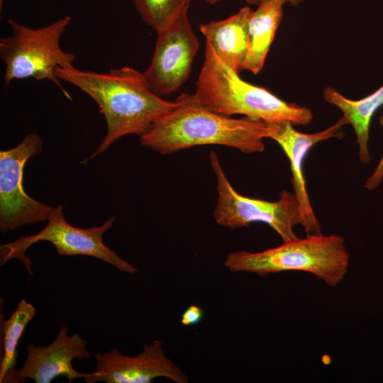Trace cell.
Returning <instances> with one entry per match:
<instances>
[{
  "instance_id": "6da1fadb",
  "label": "cell",
  "mask_w": 383,
  "mask_h": 383,
  "mask_svg": "<svg viewBox=\"0 0 383 383\" xmlns=\"http://www.w3.org/2000/svg\"><path fill=\"white\" fill-rule=\"evenodd\" d=\"M56 77L77 87L98 104L107 124V133L87 160L100 155L118 138L141 136L155 121L175 105L149 87L143 72L134 68H112L107 72L57 67Z\"/></svg>"
},
{
  "instance_id": "7a4b0ae2",
  "label": "cell",
  "mask_w": 383,
  "mask_h": 383,
  "mask_svg": "<svg viewBox=\"0 0 383 383\" xmlns=\"http://www.w3.org/2000/svg\"><path fill=\"white\" fill-rule=\"evenodd\" d=\"M270 123L248 117L234 118L200 104L194 94L183 93L174 106L140 136V143L160 154L205 145L231 147L246 154L262 152Z\"/></svg>"
},
{
  "instance_id": "3957f363",
  "label": "cell",
  "mask_w": 383,
  "mask_h": 383,
  "mask_svg": "<svg viewBox=\"0 0 383 383\" xmlns=\"http://www.w3.org/2000/svg\"><path fill=\"white\" fill-rule=\"evenodd\" d=\"M204 61L194 94L196 101L217 113L244 115L267 123L287 121L307 125L313 113L307 107L288 103L267 89L243 80L206 43Z\"/></svg>"
},
{
  "instance_id": "277c9868",
  "label": "cell",
  "mask_w": 383,
  "mask_h": 383,
  "mask_svg": "<svg viewBox=\"0 0 383 383\" xmlns=\"http://www.w3.org/2000/svg\"><path fill=\"white\" fill-rule=\"evenodd\" d=\"M349 261L350 255L343 237L321 233L283 241L279 246L260 252H231L227 255L224 266L233 272H244L261 276L302 271L335 287L347 274Z\"/></svg>"
},
{
  "instance_id": "5b68a950",
  "label": "cell",
  "mask_w": 383,
  "mask_h": 383,
  "mask_svg": "<svg viewBox=\"0 0 383 383\" xmlns=\"http://www.w3.org/2000/svg\"><path fill=\"white\" fill-rule=\"evenodd\" d=\"M71 22L67 16L40 28H33L9 19L12 33L0 39V57L6 68L4 82L33 78L50 80L71 99V96L55 74L57 67H73L75 56L64 51L60 38Z\"/></svg>"
},
{
  "instance_id": "8992f818",
  "label": "cell",
  "mask_w": 383,
  "mask_h": 383,
  "mask_svg": "<svg viewBox=\"0 0 383 383\" xmlns=\"http://www.w3.org/2000/svg\"><path fill=\"white\" fill-rule=\"evenodd\" d=\"M116 216H111L101 226L79 228L70 225L65 219L63 206L57 205L40 232L26 236H19L16 240L0 245V264L11 259L21 261L29 274L33 275L31 261L26 255V250L39 241H48L56 248L59 255H86L105 262L121 272L134 274L137 269L121 258L103 241L104 234L113 227Z\"/></svg>"
},
{
  "instance_id": "52a82bcc",
  "label": "cell",
  "mask_w": 383,
  "mask_h": 383,
  "mask_svg": "<svg viewBox=\"0 0 383 383\" xmlns=\"http://www.w3.org/2000/svg\"><path fill=\"white\" fill-rule=\"evenodd\" d=\"M209 160L217 180L218 198L213 216L218 225L238 228L262 222L273 228L282 241L298 238L294 227L301 225V218L294 193L283 190L276 201L243 196L229 182L215 151L210 152Z\"/></svg>"
},
{
  "instance_id": "ba28073f",
  "label": "cell",
  "mask_w": 383,
  "mask_h": 383,
  "mask_svg": "<svg viewBox=\"0 0 383 383\" xmlns=\"http://www.w3.org/2000/svg\"><path fill=\"white\" fill-rule=\"evenodd\" d=\"M42 151V140L32 133L16 147L0 152V230L2 233L48 221L54 208L29 196L23 187L27 160Z\"/></svg>"
},
{
  "instance_id": "9c48e42d",
  "label": "cell",
  "mask_w": 383,
  "mask_h": 383,
  "mask_svg": "<svg viewBox=\"0 0 383 383\" xmlns=\"http://www.w3.org/2000/svg\"><path fill=\"white\" fill-rule=\"evenodd\" d=\"M189 7L157 33V39L148 67L143 72L150 89L161 96L177 91L192 70L199 42L188 17Z\"/></svg>"
},
{
  "instance_id": "30bf717a",
  "label": "cell",
  "mask_w": 383,
  "mask_h": 383,
  "mask_svg": "<svg viewBox=\"0 0 383 383\" xmlns=\"http://www.w3.org/2000/svg\"><path fill=\"white\" fill-rule=\"evenodd\" d=\"M96 369L84 378L87 383H150L157 377H165L177 383H187V375L163 350L162 344L155 340L143 347L136 356L123 355L118 349L97 353Z\"/></svg>"
},
{
  "instance_id": "8fae6325",
  "label": "cell",
  "mask_w": 383,
  "mask_h": 383,
  "mask_svg": "<svg viewBox=\"0 0 383 383\" xmlns=\"http://www.w3.org/2000/svg\"><path fill=\"white\" fill-rule=\"evenodd\" d=\"M349 124L343 116L326 129L315 133H304L295 130L287 121L270 123L269 138L277 142L287 155L292 172V182L297 198L301 226L306 235L321 234L320 223L311 204L304 177L303 165L309 150L317 143L331 138H341V128Z\"/></svg>"
},
{
  "instance_id": "7c38bea8",
  "label": "cell",
  "mask_w": 383,
  "mask_h": 383,
  "mask_svg": "<svg viewBox=\"0 0 383 383\" xmlns=\"http://www.w3.org/2000/svg\"><path fill=\"white\" fill-rule=\"evenodd\" d=\"M87 345V340L77 333L69 335L67 326L60 328L48 345L28 343L25 362L21 369L16 370L13 383L24 382L26 379L35 383H50L59 376L65 377L70 383L75 379H84L89 372L76 370L72 361L90 357Z\"/></svg>"
},
{
  "instance_id": "4fadbf2b",
  "label": "cell",
  "mask_w": 383,
  "mask_h": 383,
  "mask_svg": "<svg viewBox=\"0 0 383 383\" xmlns=\"http://www.w3.org/2000/svg\"><path fill=\"white\" fill-rule=\"evenodd\" d=\"M252 11L249 6H244L226 19L202 23L199 27L206 43L224 63L238 74L244 70Z\"/></svg>"
},
{
  "instance_id": "5bb4252c",
  "label": "cell",
  "mask_w": 383,
  "mask_h": 383,
  "mask_svg": "<svg viewBox=\"0 0 383 383\" xmlns=\"http://www.w3.org/2000/svg\"><path fill=\"white\" fill-rule=\"evenodd\" d=\"M287 0H264L252 11L249 20L248 48L244 70L258 74L262 69Z\"/></svg>"
},
{
  "instance_id": "9a60e30c",
  "label": "cell",
  "mask_w": 383,
  "mask_h": 383,
  "mask_svg": "<svg viewBox=\"0 0 383 383\" xmlns=\"http://www.w3.org/2000/svg\"><path fill=\"white\" fill-rule=\"evenodd\" d=\"M324 99L338 107L351 124L355 133L359 148V159L362 164H369L370 125L372 116L383 105V86L359 100L346 98L334 88L328 86L323 91Z\"/></svg>"
},
{
  "instance_id": "2e32d148",
  "label": "cell",
  "mask_w": 383,
  "mask_h": 383,
  "mask_svg": "<svg viewBox=\"0 0 383 383\" xmlns=\"http://www.w3.org/2000/svg\"><path fill=\"white\" fill-rule=\"evenodd\" d=\"M35 309L21 299L8 320L1 311L0 383H13L16 371L17 347L27 325L33 319Z\"/></svg>"
},
{
  "instance_id": "e0dca14e",
  "label": "cell",
  "mask_w": 383,
  "mask_h": 383,
  "mask_svg": "<svg viewBox=\"0 0 383 383\" xmlns=\"http://www.w3.org/2000/svg\"><path fill=\"white\" fill-rule=\"evenodd\" d=\"M145 23L156 33L169 26L192 0H132Z\"/></svg>"
},
{
  "instance_id": "ac0fdd59",
  "label": "cell",
  "mask_w": 383,
  "mask_h": 383,
  "mask_svg": "<svg viewBox=\"0 0 383 383\" xmlns=\"http://www.w3.org/2000/svg\"><path fill=\"white\" fill-rule=\"evenodd\" d=\"M204 318L203 309L197 305L189 306L182 313L181 323L185 326L198 324Z\"/></svg>"
},
{
  "instance_id": "d6986e66",
  "label": "cell",
  "mask_w": 383,
  "mask_h": 383,
  "mask_svg": "<svg viewBox=\"0 0 383 383\" xmlns=\"http://www.w3.org/2000/svg\"><path fill=\"white\" fill-rule=\"evenodd\" d=\"M379 124L383 128V114L379 116ZM383 179V155L377 164L374 172L367 179L365 188L372 191L379 187Z\"/></svg>"
},
{
  "instance_id": "ffe728a7",
  "label": "cell",
  "mask_w": 383,
  "mask_h": 383,
  "mask_svg": "<svg viewBox=\"0 0 383 383\" xmlns=\"http://www.w3.org/2000/svg\"><path fill=\"white\" fill-rule=\"evenodd\" d=\"M205 1L208 4H216L217 2H219V1H221L222 0H205ZM245 1L247 2H248V3H250V4H255V5L257 6L258 4H260L264 0H245ZM287 3H289L292 6H296L299 4H300L303 0H287Z\"/></svg>"
}]
</instances>
